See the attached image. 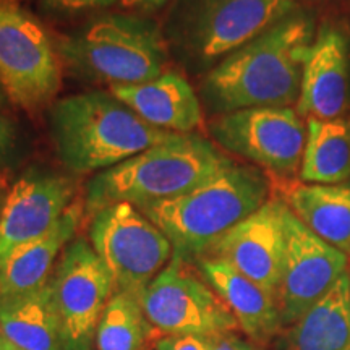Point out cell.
I'll return each mask as SVG.
<instances>
[{"mask_svg": "<svg viewBox=\"0 0 350 350\" xmlns=\"http://www.w3.org/2000/svg\"><path fill=\"white\" fill-rule=\"evenodd\" d=\"M317 29L313 13L299 8L243 44L203 77L201 106L213 117L250 107H292Z\"/></svg>", "mask_w": 350, "mask_h": 350, "instance_id": "1", "label": "cell"}, {"mask_svg": "<svg viewBox=\"0 0 350 350\" xmlns=\"http://www.w3.org/2000/svg\"><path fill=\"white\" fill-rule=\"evenodd\" d=\"M59 161L75 175L103 172L180 133L146 124L112 93L65 96L49 109Z\"/></svg>", "mask_w": 350, "mask_h": 350, "instance_id": "2", "label": "cell"}, {"mask_svg": "<svg viewBox=\"0 0 350 350\" xmlns=\"http://www.w3.org/2000/svg\"><path fill=\"white\" fill-rule=\"evenodd\" d=\"M271 183L256 165L234 164L185 193L138 206L190 262L206 256L222 235L269 200Z\"/></svg>", "mask_w": 350, "mask_h": 350, "instance_id": "3", "label": "cell"}, {"mask_svg": "<svg viewBox=\"0 0 350 350\" xmlns=\"http://www.w3.org/2000/svg\"><path fill=\"white\" fill-rule=\"evenodd\" d=\"M234 164L211 139L198 133L177 135L96 174L86 185L85 206L96 213L116 203L138 208L174 198Z\"/></svg>", "mask_w": 350, "mask_h": 350, "instance_id": "4", "label": "cell"}, {"mask_svg": "<svg viewBox=\"0 0 350 350\" xmlns=\"http://www.w3.org/2000/svg\"><path fill=\"white\" fill-rule=\"evenodd\" d=\"M62 65L81 80L113 86L146 83L167 72L163 28L139 13H104L57 44Z\"/></svg>", "mask_w": 350, "mask_h": 350, "instance_id": "5", "label": "cell"}, {"mask_svg": "<svg viewBox=\"0 0 350 350\" xmlns=\"http://www.w3.org/2000/svg\"><path fill=\"white\" fill-rule=\"evenodd\" d=\"M299 8L295 0H172L161 28L170 59L191 75L204 77Z\"/></svg>", "mask_w": 350, "mask_h": 350, "instance_id": "6", "label": "cell"}, {"mask_svg": "<svg viewBox=\"0 0 350 350\" xmlns=\"http://www.w3.org/2000/svg\"><path fill=\"white\" fill-rule=\"evenodd\" d=\"M62 60L41 21L13 0H0V86L25 111H41L62 83Z\"/></svg>", "mask_w": 350, "mask_h": 350, "instance_id": "7", "label": "cell"}, {"mask_svg": "<svg viewBox=\"0 0 350 350\" xmlns=\"http://www.w3.org/2000/svg\"><path fill=\"white\" fill-rule=\"evenodd\" d=\"M90 242L112 275L113 292L138 297L174 255L163 230L130 203L96 211Z\"/></svg>", "mask_w": 350, "mask_h": 350, "instance_id": "8", "label": "cell"}, {"mask_svg": "<svg viewBox=\"0 0 350 350\" xmlns=\"http://www.w3.org/2000/svg\"><path fill=\"white\" fill-rule=\"evenodd\" d=\"M214 143L266 172L292 177L300 170L306 126L294 107H250L214 116Z\"/></svg>", "mask_w": 350, "mask_h": 350, "instance_id": "9", "label": "cell"}, {"mask_svg": "<svg viewBox=\"0 0 350 350\" xmlns=\"http://www.w3.org/2000/svg\"><path fill=\"white\" fill-rule=\"evenodd\" d=\"M172 255L139 295L148 321L165 336L214 338L239 329L237 319L216 292Z\"/></svg>", "mask_w": 350, "mask_h": 350, "instance_id": "10", "label": "cell"}, {"mask_svg": "<svg viewBox=\"0 0 350 350\" xmlns=\"http://www.w3.org/2000/svg\"><path fill=\"white\" fill-rule=\"evenodd\" d=\"M49 284L62 323L65 350H91L99 319L113 294L109 269L86 239L72 240Z\"/></svg>", "mask_w": 350, "mask_h": 350, "instance_id": "11", "label": "cell"}, {"mask_svg": "<svg viewBox=\"0 0 350 350\" xmlns=\"http://www.w3.org/2000/svg\"><path fill=\"white\" fill-rule=\"evenodd\" d=\"M284 230L286 250L278 304L282 326H292L347 273V255L319 239L287 206Z\"/></svg>", "mask_w": 350, "mask_h": 350, "instance_id": "12", "label": "cell"}, {"mask_svg": "<svg viewBox=\"0 0 350 350\" xmlns=\"http://www.w3.org/2000/svg\"><path fill=\"white\" fill-rule=\"evenodd\" d=\"M73 177L33 167L13 183L0 213V268L21 245L46 234L75 201Z\"/></svg>", "mask_w": 350, "mask_h": 350, "instance_id": "13", "label": "cell"}, {"mask_svg": "<svg viewBox=\"0 0 350 350\" xmlns=\"http://www.w3.org/2000/svg\"><path fill=\"white\" fill-rule=\"evenodd\" d=\"M284 209L286 203L281 198H269L258 211L222 235L208 253L229 262L275 299L286 250Z\"/></svg>", "mask_w": 350, "mask_h": 350, "instance_id": "14", "label": "cell"}, {"mask_svg": "<svg viewBox=\"0 0 350 350\" xmlns=\"http://www.w3.org/2000/svg\"><path fill=\"white\" fill-rule=\"evenodd\" d=\"M350 109V44L339 25L318 26L304 65L297 113L301 119L331 120Z\"/></svg>", "mask_w": 350, "mask_h": 350, "instance_id": "15", "label": "cell"}, {"mask_svg": "<svg viewBox=\"0 0 350 350\" xmlns=\"http://www.w3.org/2000/svg\"><path fill=\"white\" fill-rule=\"evenodd\" d=\"M111 93L139 119L159 130L187 135L203 124L200 96L175 70H167L154 80L139 85L113 86Z\"/></svg>", "mask_w": 350, "mask_h": 350, "instance_id": "16", "label": "cell"}, {"mask_svg": "<svg viewBox=\"0 0 350 350\" xmlns=\"http://www.w3.org/2000/svg\"><path fill=\"white\" fill-rule=\"evenodd\" d=\"M196 262L200 274L227 305L245 334L260 344L278 334L282 319L275 297L221 258L208 255Z\"/></svg>", "mask_w": 350, "mask_h": 350, "instance_id": "17", "label": "cell"}, {"mask_svg": "<svg viewBox=\"0 0 350 350\" xmlns=\"http://www.w3.org/2000/svg\"><path fill=\"white\" fill-rule=\"evenodd\" d=\"M83 216L85 201L75 200L46 234L16 248L0 268V299L28 294L46 286L57 256L75 237Z\"/></svg>", "mask_w": 350, "mask_h": 350, "instance_id": "18", "label": "cell"}, {"mask_svg": "<svg viewBox=\"0 0 350 350\" xmlns=\"http://www.w3.org/2000/svg\"><path fill=\"white\" fill-rule=\"evenodd\" d=\"M281 200L319 239L350 255V182L291 183Z\"/></svg>", "mask_w": 350, "mask_h": 350, "instance_id": "19", "label": "cell"}, {"mask_svg": "<svg viewBox=\"0 0 350 350\" xmlns=\"http://www.w3.org/2000/svg\"><path fill=\"white\" fill-rule=\"evenodd\" d=\"M0 329L20 350H65L49 281L38 291L0 299Z\"/></svg>", "mask_w": 350, "mask_h": 350, "instance_id": "20", "label": "cell"}, {"mask_svg": "<svg viewBox=\"0 0 350 350\" xmlns=\"http://www.w3.org/2000/svg\"><path fill=\"white\" fill-rule=\"evenodd\" d=\"M287 350H350V274L292 325Z\"/></svg>", "mask_w": 350, "mask_h": 350, "instance_id": "21", "label": "cell"}, {"mask_svg": "<svg viewBox=\"0 0 350 350\" xmlns=\"http://www.w3.org/2000/svg\"><path fill=\"white\" fill-rule=\"evenodd\" d=\"M300 182L336 185L350 180V116L306 120Z\"/></svg>", "mask_w": 350, "mask_h": 350, "instance_id": "22", "label": "cell"}, {"mask_svg": "<svg viewBox=\"0 0 350 350\" xmlns=\"http://www.w3.org/2000/svg\"><path fill=\"white\" fill-rule=\"evenodd\" d=\"M151 329L139 297L113 292L99 319L94 342L98 350H144Z\"/></svg>", "mask_w": 350, "mask_h": 350, "instance_id": "23", "label": "cell"}, {"mask_svg": "<svg viewBox=\"0 0 350 350\" xmlns=\"http://www.w3.org/2000/svg\"><path fill=\"white\" fill-rule=\"evenodd\" d=\"M116 2L117 0H41V10L54 16H73L107 8Z\"/></svg>", "mask_w": 350, "mask_h": 350, "instance_id": "24", "label": "cell"}, {"mask_svg": "<svg viewBox=\"0 0 350 350\" xmlns=\"http://www.w3.org/2000/svg\"><path fill=\"white\" fill-rule=\"evenodd\" d=\"M18 151V133L10 119L0 113V167H7Z\"/></svg>", "mask_w": 350, "mask_h": 350, "instance_id": "25", "label": "cell"}, {"mask_svg": "<svg viewBox=\"0 0 350 350\" xmlns=\"http://www.w3.org/2000/svg\"><path fill=\"white\" fill-rule=\"evenodd\" d=\"M156 350H209V339L196 336H164L156 344Z\"/></svg>", "mask_w": 350, "mask_h": 350, "instance_id": "26", "label": "cell"}, {"mask_svg": "<svg viewBox=\"0 0 350 350\" xmlns=\"http://www.w3.org/2000/svg\"><path fill=\"white\" fill-rule=\"evenodd\" d=\"M209 339V350H260L255 345H252L247 340H242L234 332L229 334L214 336Z\"/></svg>", "mask_w": 350, "mask_h": 350, "instance_id": "27", "label": "cell"}, {"mask_svg": "<svg viewBox=\"0 0 350 350\" xmlns=\"http://www.w3.org/2000/svg\"><path fill=\"white\" fill-rule=\"evenodd\" d=\"M172 0H120L122 7L139 15H150L152 12L167 7Z\"/></svg>", "mask_w": 350, "mask_h": 350, "instance_id": "28", "label": "cell"}, {"mask_svg": "<svg viewBox=\"0 0 350 350\" xmlns=\"http://www.w3.org/2000/svg\"><path fill=\"white\" fill-rule=\"evenodd\" d=\"M13 349H15V345L5 338V334H3L2 329H0V350H13Z\"/></svg>", "mask_w": 350, "mask_h": 350, "instance_id": "29", "label": "cell"}, {"mask_svg": "<svg viewBox=\"0 0 350 350\" xmlns=\"http://www.w3.org/2000/svg\"><path fill=\"white\" fill-rule=\"evenodd\" d=\"M7 96H5V93H3V90H2V86H0V107H3L7 104Z\"/></svg>", "mask_w": 350, "mask_h": 350, "instance_id": "30", "label": "cell"}, {"mask_svg": "<svg viewBox=\"0 0 350 350\" xmlns=\"http://www.w3.org/2000/svg\"><path fill=\"white\" fill-rule=\"evenodd\" d=\"M295 2H299V0H295ZM304 2H327V0H304Z\"/></svg>", "mask_w": 350, "mask_h": 350, "instance_id": "31", "label": "cell"}, {"mask_svg": "<svg viewBox=\"0 0 350 350\" xmlns=\"http://www.w3.org/2000/svg\"><path fill=\"white\" fill-rule=\"evenodd\" d=\"M2 206H3V200H2V193H0V213H2Z\"/></svg>", "mask_w": 350, "mask_h": 350, "instance_id": "32", "label": "cell"}, {"mask_svg": "<svg viewBox=\"0 0 350 350\" xmlns=\"http://www.w3.org/2000/svg\"><path fill=\"white\" fill-rule=\"evenodd\" d=\"M13 350H20V349H16V347H15V349H13Z\"/></svg>", "mask_w": 350, "mask_h": 350, "instance_id": "33", "label": "cell"}]
</instances>
